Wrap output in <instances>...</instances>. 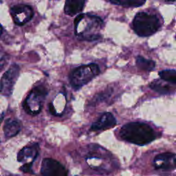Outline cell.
<instances>
[{
	"mask_svg": "<svg viewBox=\"0 0 176 176\" xmlns=\"http://www.w3.org/2000/svg\"><path fill=\"white\" fill-rule=\"evenodd\" d=\"M175 155L173 153H163L155 156L154 159V162H162L166 160H170L174 159Z\"/></svg>",
	"mask_w": 176,
	"mask_h": 176,
	"instance_id": "18",
	"label": "cell"
},
{
	"mask_svg": "<svg viewBox=\"0 0 176 176\" xmlns=\"http://www.w3.org/2000/svg\"><path fill=\"white\" fill-rule=\"evenodd\" d=\"M19 74V67L13 64L3 75L1 80V92L4 96H10L12 94L14 85Z\"/></svg>",
	"mask_w": 176,
	"mask_h": 176,
	"instance_id": "6",
	"label": "cell"
},
{
	"mask_svg": "<svg viewBox=\"0 0 176 176\" xmlns=\"http://www.w3.org/2000/svg\"><path fill=\"white\" fill-rule=\"evenodd\" d=\"M37 155H38V145L36 144L23 148L17 155V160L19 162H23L28 158H31L33 160H34Z\"/></svg>",
	"mask_w": 176,
	"mask_h": 176,
	"instance_id": "11",
	"label": "cell"
},
{
	"mask_svg": "<svg viewBox=\"0 0 176 176\" xmlns=\"http://www.w3.org/2000/svg\"><path fill=\"white\" fill-rule=\"evenodd\" d=\"M21 130V125L17 120L8 119L6 120L4 126V135L6 138L15 136Z\"/></svg>",
	"mask_w": 176,
	"mask_h": 176,
	"instance_id": "12",
	"label": "cell"
},
{
	"mask_svg": "<svg viewBox=\"0 0 176 176\" xmlns=\"http://www.w3.org/2000/svg\"><path fill=\"white\" fill-rule=\"evenodd\" d=\"M112 4L123 7H139L145 4L146 0H109Z\"/></svg>",
	"mask_w": 176,
	"mask_h": 176,
	"instance_id": "13",
	"label": "cell"
},
{
	"mask_svg": "<svg viewBox=\"0 0 176 176\" xmlns=\"http://www.w3.org/2000/svg\"><path fill=\"white\" fill-rule=\"evenodd\" d=\"M166 2H175L176 0H165Z\"/></svg>",
	"mask_w": 176,
	"mask_h": 176,
	"instance_id": "20",
	"label": "cell"
},
{
	"mask_svg": "<svg viewBox=\"0 0 176 176\" xmlns=\"http://www.w3.org/2000/svg\"><path fill=\"white\" fill-rule=\"evenodd\" d=\"M159 76L164 80L173 84H176V71L174 70H166L159 72Z\"/></svg>",
	"mask_w": 176,
	"mask_h": 176,
	"instance_id": "15",
	"label": "cell"
},
{
	"mask_svg": "<svg viewBox=\"0 0 176 176\" xmlns=\"http://www.w3.org/2000/svg\"><path fill=\"white\" fill-rule=\"evenodd\" d=\"M150 88L154 89L155 92H158V93L160 94H167L169 92V87H167L166 85H162V83L155 81L151 83L150 85Z\"/></svg>",
	"mask_w": 176,
	"mask_h": 176,
	"instance_id": "17",
	"label": "cell"
},
{
	"mask_svg": "<svg viewBox=\"0 0 176 176\" xmlns=\"http://www.w3.org/2000/svg\"><path fill=\"white\" fill-rule=\"evenodd\" d=\"M47 94L48 90L44 86L39 85L34 88L23 104L25 111L31 115L38 114L41 111L43 102Z\"/></svg>",
	"mask_w": 176,
	"mask_h": 176,
	"instance_id": "5",
	"label": "cell"
},
{
	"mask_svg": "<svg viewBox=\"0 0 176 176\" xmlns=\"http://www.w3.org/2000/svg\"><path fill=\"white\" fill-rule=\"evenodd\" d=\"M120 136L127 142L138 145H145L155 138V132L145 123L133 122L126 124L121 128Z\"/></svg>",
	"mask_w": 176,
	"mask_h": 176,
	"instance_id": "2",
	"label": "cell"
},
{
	"mask_svg": "<svg viewBox=\"0 0 176 176\" xmlns=\"http://www.w3.org/2000/svg\"><path fill=\"white\" fill-rule=\"evenodd\" d=\"M116 125V120L110 112H106L102 114L96 122L92 125V131H101L112 128Z\"/></svg>",
	"mask_w": 176,
	"mask_h": 176,
	"instance_id": "9",
	"label": "cell"
},
{
	"mask_svg": "<svg viewBox=\"0 0 176 176\" xmlns=\"http://www.w3.org/2000/svg\"><path fill=\"white\" fill-rule=\"evenodd\" d=\"M33 162H30V163H26L25 164L24 166H23L21 169L24 172H30L31 170H32V166H33Z\"/></svg>",
	"mask_w": 176,
	"mask_h": 176,
	"instance_id": "19",
	"label": "cell"
},
{
	"mask_svg": "<svg viewBox=\"0 0 176 176\" xmlns=\"http://www.w3.org/2000/svg\"><path fill=\"white\" fill-rule=\"evenodd\" d=\"M41 173L43 176H68L67 169L53 158H45L42 161Z\"/></svg>",
	"mask_w": 176,
	"mask_h": 176,
	"instance_id": "8",
	"label": "cell"
},
{
	"mask_svg": "<svg viewBox=\"0 0 176 176\" xmlns=\"http://www.w3.org/2000/svg\"><path fill=\"white\" fill-rule=\"evenodd\" d=\"M103 25V22L100 17L89 14H80L74 20L75 34L80 39L95 41L100 37L99 32Z\"/></svg>",
	"mask_w": 176,
	"mask_h": 176,
	"instance_id": "1",
	"label": "cell"
},
{
	"mask_svg": "<svg viewBox=\"0 0 176 176\" xmlns=\"http://www.w3.org/2000/svg\"><path fill=\"white\" fill-rule=\"evenodd\" d=\"M10 15L17 25H23L26 24L34 16V11L31 6L19 4L10 8Z\"/></svg>",
	"mask_w": 176,
	"mask_h": 176,
	"instance_id": "7",
	"label": "cell"
},
{
	"mask_svg": "<svg viewBox=\"0 0 176 176\" xmlns=\"http://www.w3.org/2000/svg\"><path fill=\"white\" fill-rule=\"evenodd\" d=\"M136 65L141 70L145 71H151L154 69L155 63L151 60L146 59L144 57L139 56L136 59Z\"/></svg>",
	"mask_w": 176,
	"mask_h": 176,
	"instance_id": "14",
	"label": "cell"
},
{
	"mask_svg": "<svg viewBox=\"0 0 176 176\" xmlns=\"http://www.w3.org/2000/svg\"><path fill=\"white\" fill-rule=\"evenodd\" d=\"M99 74L100 68L99 65L95 63L81 65L75 68L72 72L70 76V81L72 86L74 89H78L88 84Z\"/></svg>",
	"mask_w": 176,
	"mask_h": 176,
	"instance_id": "4",
	"label": "cell"
},
{
	"mask_svg": "<svg viewBox=\"0 0 176 176\" xmlns=\"http://www.w3.org/2000/svg\"><path fill=\"white\" fill-rule=\"evenodd\" d=\"M85 5V0H65L64 11L66 15L74 16L81 12Z\"/></svg>",
	"mask_w": 176,
	"mask_h": 176,
	"instance_id": "10",
	"label": "cell"
},
{
	"mask_svg": "<svg viewBox=\"0 0 176 176\" xmlns=\"http://www.w3.org/2000/svg\"><path fill=\"white\" fill-rule=\"evenodd\" d=\"M160 27V23L158 17L147 13H137L133 21V29L140 37L151 36L156 33Z\"/></svg>",
	"mask_w": 176,
	"mask_h": 176,
	"instance_id": "3",
	"label": "cell"
},
{
	"mask_svg": "<svg viewBox=\"0 0 176 176\" xmlns=\"http://www.w3.org/2000/svg\"><path fill=\"white\" fill-rule=\"evenodd\" d=\"M155 163V162H154ZM155 168L156 169H162V170H171L175 169L176 166V160L172 159L170 160H166L161 162V163L154 164Z\"/></svg>",
	"mask_w": 176,
	"mask_h": 176,
	"instance_id": "16",
	"label": "cell"
}]
</instances>
